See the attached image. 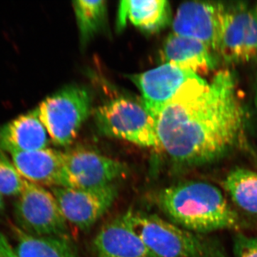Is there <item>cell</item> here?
Here are the masks:
<instances>
[{
    "label": "cell",
    "mask_w": 257,
    "mask_h": 257,
    "mask_svg": "<svg viewBox=\"0 0 257 257\" xmlns=\"http://www.w3.org/2000/svg\"><path fill=\"white\" fill-rule=\"evenodd\" d=\"M51 192L66 221L81 229H89L95 224L117 197L114 184L94 189L53 187Z\"/></svg>",
    "instance_id": "obj_10"
},
{
    "label": "cell",
    "mask_w": 257,
    "mask_h": 257,
    "mask_svg": "<svg viewBox=\"0 0 257 257\" xmlns=\"http://www.w3.org/2000/svg\"><path fill=\"white\" fill-rule=\"evenodd\" d=\"M49 146V135L37 108L0 127V151L30 152Z\"/></svg>",
    "instance_id": "obj_14"
},
{
    "label": "cell",
    "mask_w": 257,
    "mask_h": 257,
    "mask_svg": "<svg viewBox=\"0 0 257 257\" xmlns=\"http://www.w3.org/2000/svg\"><path fill=\"white\" fill-rule=\"evenodd\" d=\"M17 227L35 236H64L67 222L52 192L25 180L14 206Z\"/></svg>",
    "instance_id": "obj_6"
},
{
    "label": "cell",
    "mask_w": 257,
    "mask_h": 257,
    "mask_svg": "<svg viewBox=\"0 0 257 257\" xmlns=\"http://www.w3.org/2000/svg\"><path fill=\"white\" fill-rule=\"evenodd\" d=\"M25 179L16 167L0 151V194L8 197H18L25 186Z\"/></svg>",
    "instance_id": "obj_20"
},
{
    "label": "cell",
    "mask_w": 257,
    "mask_h": 257,
    "mask_svg": "<svg viewBox=\"0 0 257 257\" xmlns=\"http://www.w3.org/2000/svg\"><path fill=\"white\" fill-rule=\"evenodd\" d=\"M13 230L20 257H78L64 236H35L17 226Z\"/></svg>",
    "instance_id": "obj_17"
},
{
    "label": "cell",
    "mask_w": 257,
    "mask_h": 257,
    "mask_svg": "<svg viewBox=\"0 0 257 257\" xmlns=\"http://www.w3.org/2000/svg\"><path fill=\"white\" fill-rule=\"evenodd\" d=\"M73 8L81 41L86 44L105 25L106 3L104 0H78L73 2Z\"/></svg>",
    "instance_id": "obj_19"
},
{
    "label": "cell",
    "mask_w": 257,
    "mask_h": 257,
    "mask_svg": "<svg viewBox=\"0 0 257 257\" xmlns=\"http://www.w3.org/2000/svg\"><path fill=\"white\" fill-rule=\"evenodd\" d=\"M99 257H157L125 222L122 216L104 224L94 239Z\"/></svg>",
    "instance_id": "obj_15"
},
{
    "label": "cell",
    "mask_w": 257,
    "mask_h": 257,
    "mask_svg": "<svg viewBox=\"0 0 257 257\" xmlns=\"http://www.w3.org/2000/svg\"><path fill=\"white\" fill-rule=\"evenodd\" d=\"M219 56L227 64L249 62L257 57V3L226 4Z\"/></svg>",
    "instance_id": "obj_7"
},
{
    "label": "cell",
    "mask_w": 257,
    "mask_h": 257,
    "mask_svg": "<svg viewBox=\"0 0 257 257\" xmlns=\"http://www.w3.org/2000/svg\"><path fill=\"white\" fill-rule=\"evenodd\" d=\"M255 105L257 109V75H256V90H255V96H254Z\"/></svg>",
    "instance_id": "obj_24"
},
{
    "label": "cell",
    "mask_w": 257,
    "mask_h": 257,
    "mask_svg": "<svg viewBox=\"0 0 257 257\" xmlns=\"http://www.w3.org/2000/svg\"><path fill=\"white\" fill-rule=\"evenodd\" d=\"M157 202L164 213L184 229L207 234L241 226L239 214L219 188L202 181H189L162 189Z\"/></svg>",
    "instance_id": "obj_2"
},
{
    "label": "cell",
    "mask_w": 257,
    "mask_h": 257,
    "mask_svg": "<svg viewBox=\"0 0 257 257\" xmlns=\"http://www.w3.org/2000/svg\"><path fill=\"white\" fill-rule=\"evenodd\" d=\"M69 187L94 189L114 184L127 172L122 162L87 149L63 152Z\"/></svg>",
    "instance_id": "obj_8"
},
{
    "label": "cell",
    "mask_w": 257,
    "mask_h": 257,
    "mask_svg": "<svg viewBox=\"0 0 257 257\" xmlns=\"http://www.w3.org/2000/svg\"><path fill=\"white\" fill-rule=\"evenodd\" d=\"M234 257H257V236L238 234L233 241Z\"/></svg>",
    "instance_id": "obj_21"
},
{
    "label": "cell",
    "mask_w": 257,
    "mask_h": 257,
    "mask_svg": "<svg viewBox=\"0 0 257 257\" xmlns=\"http://www.w3.org/2000/svg\"><path fill=\"white\" fill-rule=\"evenodd\" d=\"M226 9V3L220 2L182 3L172 21L173 33L204 42L219 55Z\"/></svg>",
    "instance_id": "obj_9"
},
{
    "label": "cell",
    "mask_w": 257,
    "mask_h": 257,
    "mask_svg": "<svg viewBox=\"0 0 257 257\" xmlns=\"http://www.w3.org/2000/svg\"><path fill=\"white\" fill-rule=\"evenodd\" d=\"M0 257H20L7 236L0 231Z\"/></svg>",
    "instance_id": "obj_22"
},
{
    "label": "cell",
    "mask_w": 257,
    "mask_h": 257,
    "mask_svg": "<svg viewBox=\"0 0 257 257\" xmlns=\"http://www.w3.org/2000/svg\"><path fill=\"white\" fill-rule=\"evenodd\" d=\"M126 20L145 31H160L172 20L170 3L166 0L121 1L118 15V29L124 28Z\"/></svg>",
    "instance_id": "obj_16"
},
{
    "label": "cell",
    "mask_w": 257,
    "mask_h": 257,
    "mask_svg": "<svg viewBox=\"0 0 257 257\" xmlns=\"http://www.w3.org/2000/svg\"><path fill=\"white\" fill-rule=\"evenodd\" d=\"M200 76L187 69L170 64H163L143 73L130 76L142 94L144 105L152 117L157 120L166 104L185 83Z\"/></svg>",
    "instance_id": "obj_11"
},
{
    "label": "cell",
    "mask_w": 257,
    "mask_h": 257,
    "mask_svg": "<svg viewBox=\"0 0 257 257\" xmlns=\"http://www.w3.org/2000/svg\"><path fill=\"white\" fill-rule=\"evenodd\" d=\"M10 155L15 167L25 180L51 188L69 187L63 152L45 148Z\"/></svg>",
    "instance_id": "obj_12"
},
{
    "label": "cell",
    "mask_w": 257,
    "mask_h": 257,
    "mask_svg": "<svg viewBox=\"0 0 257 257\" xmlns=\"http://www.w3.org/2000/svg\"><path fill=\"white\" fill-rule=\"evenodd\" d=\"M223 187L241 210L257 216V172L234 169L223 180Z\"/></svg>",
    "instance_id": "obj_18"
},
{
    "label": "cell",
    "mask_w": 257,
    "mask_h": 257,
    "mask_svg": "<svg viewBox=\"0 0 257 257\" xmlns=\"http://www.w3.org/2000/svg\"><path fill=\"white\" fill-rule=\"evenodd\" d=\"M122 217L157 257H227L215 240L194 234L157 215L130 211Z\"/></svg>",
    "instance_id": "obj_3"
},
{
    "label": "cell",
    "mask_w": 257,
    "mask_h": 257,
    "mask_svg": "<svg viewBox=\"0 0 257 257\" xmlns=\"http://www.w3.org/2000/svg\"><path fill=\"white\" fill-rule=\"evenodd\" d=\"M94 116L99 131L106 136L161 150L156 120L143 102L116 98L99 106Z\"/></svg>",
    "instance_id": "obj_4"
},
{
    "label": "cell",
    "mask_w": 257,
    "mask_h": 257,
    "mask_svg": "<svg viewBox=\"0 0 257 257\" xmlns=\"http://www.w3.org/2000/svg\"><path fill=\"white\" fill-rule=\"evenodd\" d=\"M244 117L232 72L219 71L210 82L191 79L157 118L161 150L182 167L214 163L239 145Z\"/></svg>",
    "instance_id": "obj_1"
},
{
    "label": "cell",
    "mask_w": 257,
    "mask_h": 257,
    "mask_svg": "<svg viewBox=\"0 0 257 257\" xmlns=\"http://www.w3.org/2000/svg\"><path fill=\"white\" fill-rule=\"evenodd\" d=\"M164 64H170L199 74L209 73L219 64V55L204 42L191 37L170 34L162 50Z\"/></svg>",
    "instance_id": "obj_13"
},
{
    "label": "cell",
    "mask_w": 257,
    "mask_h": 257,
    "mask_svg": "<svg viewBox=\"0 0 257 257\" xmlns=\"http://www.w3.org/2000/svg\"><path fill=\"white\" fill-rule=\"evenodd\" d=\"M5 209V202L3 196L0 194V215L3 213Z\"/></svg>",
    "instance_id": "obj_23"
},
{
    "label": "cell",
    "mask_w": 257,
    "mask_h": 257,
    "mask_svg": "<svg viewBox=\"0 0 257 257\" xmlns=\"http://www.w3.org/2000/svg\"><path fill=\"white\" fill-rule=\"evenodd\" d=\"M92 98L85 87L69 85L47 96L37 109L52 142L67 147L78 135L90 114Z\"/></svg>",
    "instance_id": "obj_5"
}]
</instances>
